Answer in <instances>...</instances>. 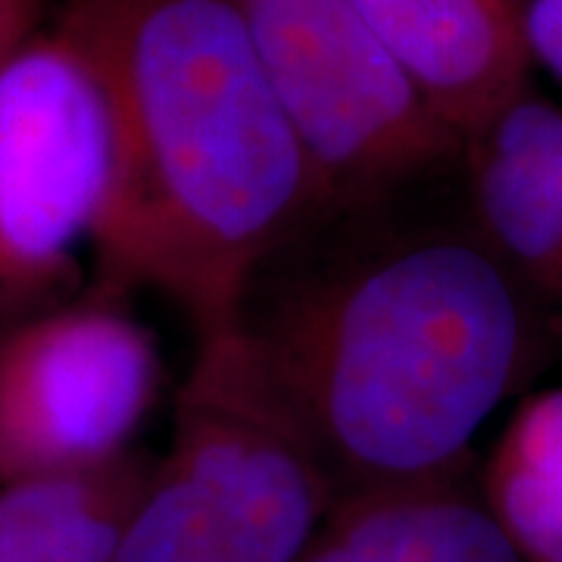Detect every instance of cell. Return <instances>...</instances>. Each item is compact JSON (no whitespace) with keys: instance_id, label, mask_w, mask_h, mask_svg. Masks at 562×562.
<instances>
[{"instance_id":"1","label":"cell","mask_w":562,"mask_h":562,"mask_svg":"<svg viewBox=\"0 0 562 562\" xmlns=\"http://www.w3.org/2000/svg\"><path fill=\"white\" fill-rule=\"evenodd\" d=\"M63 32L110 103L98 284L157 291L198 335L241 319L262 269L319 220L310 162L235 0H69Z\"/></svg>"},{"instance_id":"10","label":"cell","mask_w":562,"mask_h":562,"mask_svg":"<svg viewBox=\"0 0 562 562\" xmlns=\"http://www.w3.org/2000/svg\"><path fill=\"white\" fill-rule=\"evenodd\" d=\"M482 501L522 562H562V384L513 413L482 472Z\"/></svg>"},{"instance_id":"4","label":"cell","mask_w":562,"mask_h":562,"mask_svg":"<svg viewBox=\"0 0 562 562\" xmlns=\"http://www.w3.org/2000/svg\"><path fill=\"white\" fill-rule=\"evenodd\" d=\"M113 166L103 81L54 25L0 60V325L76 297Z\"/></svg>"},{"instance_id":"9","label":"cell","mask_w":562,"mask_h":562,"mask_svg":"<svg viewBox=\"0 0 562 562\" xmlns=\"http://www.w3.org/2000/svg\"><path fill=\"white\" fill-rule=\"evenodd\" d=\"M154 462L0 484V562H113Z\"/></svg>"},{"instance_id":"13","label":"cell","mask_w":562,"mask_h":562,"mask_svg":"<svg viewBox=\"0 0 562 562\" xmlns=\"http://www.w3.org/2000/svg\"><path fill=\"white\" fill-rule=\"evenodd\" d=\"M525 44L531 66L562 85V0H525Z\"/></svg>"},{"instance_id":"7","label":"cell","mask_w":562,"mask_h":562,"mask_svg":"<svg viewBox=\"0 0 562 562\" xmlns=\"http://www.w3.org/2000/svg\"><path fill=\"white\" fill-rule=\"evenodd\" d=\"M462 140L528 91L525 0H353Z\"/></svg>"},{"instance_id":"3","label":"cell","mask_w":562,"mask_h":562,"mask_svg":"<svg viewBox=\"0 0 562 562\" xmlns=\"http://www.w3.org/2000/svg\"><path fill=\"white\" fill-rule=\"evenodd\" d=\"M235 3L310 162L319 216L372 210L462 160L465 140L353 0Z\"/></svg>"},{"instance_id":"8","label":"cell","mask_w":562,"mask_h":562,"mask_svg":"<svg viewBox=\"0 0 562 562\" xmlns=\"http://www.w3.org/2000/svg\"><path fill=\"white\" fill-rule=\"evenodd\" d=\"M301 562H522L462 479L344 491Z\"/></svg>"},{"instance_id":"11","label":"cell","mask_w":562,"mask_h":562,"mask_svg":"<svg viewBox=\"0 0 562 562\" xmlns=\"http://www.w3.org/2000/svg\"><path fill=\"white\" fill-rule=\"evenodd\" d=\"M113 562H244V557L198 487L162 460L154 462Z\"/></svg>"},{"instance_id":"12","label":"cell","mask_w":562,"mask_h":562,"mask_svg":"<svg viewBox=\"0 0 562 562\" xmlns=\"http://www.w3.org/2000/svg\"><path fill=\"white\" fill-rule=\"evenodd\" d=\"M513 113L519 116L528 138L535 140V147L541 150L543 162L550 166L562 198V106L543 101L528 88L525 94L513 101Z\"/></svg>"},{"instance_id":"5","label":"cell","mask_w":562,"mask_h":562,"mask_svg":"<svg viewBox=\"0 0 562 562\" xmlns=\"http://www.w3.org/2000/svg\"><path fill=\"white\" fill-rule=\"evenodd\" d=\"M94 288L0 325V484L91 472L132 453L160 397L154 331Z\"/></svg>"},{"instance_id":"6","label":"cell","mask_w":562,"mask_h":562,"mask_svg":"<svg viewBox=\"0 0 562 562\" xmlns=\"http://www.w3.org/2000/svg\"><path fill=\"white\" fill-rule=\"evenodd\" d=\"M198 338L166 460L210 503L244 562H301L338 497L331 472L241 319Z\"/></svg>"},{"instance_id":"14","label":"cell","mask_w":562,"mask_h":562,"mask_svg":"<svg viewBox=\"0 0 562 562\" xmlns=\"http://www.w3.org/2000/svg\"><path fill=\"white\" fill-rule=\"evenodd\" d=\"M41 0H0V60L35 35Z\"/></svg>"},{"instance_id":"2","label":"cell","mask_w":562,"mask_h":562,"mask_svg":"<svg viewBox=\"0 0 562 562\" xmlns=\"http://www.w3.org/2000/svg\"><path fill=\"white\" fill-rule=\"evenodd\" d=\"M241 325L344 491L462 479L528 316L482 241L422 235L288 281Z\"/></svg>"}]
</instances>
